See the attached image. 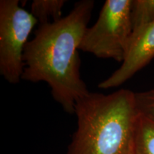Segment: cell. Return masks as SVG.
Segmentation results:
<instances>
[{
	"instance_id": "6da1fadb",
	"label": "cell",
	"mask_w": 154,
	"mask_h": 154,
	"mask_svg": "<svg viewBox=\"0 0 154 154\" xmlns=\"http://www.w3.org/2000/svg\"><path fill=\"white\" fill-rule=\"evenodd\" d=\"M94 4L82 0L66 17L39 24L24 49L22 79L47 83L54 100L69 113H74L76 101L90 92L81 78L78 51Z\"/></svg>"
},
{
	"instance_id": "7a4b0ae2",
	"label": "cell",
	"mask_w": 154,
	"mask_h": 154,
	"mask_svg": "<svg viewBox=\"0 0 154 154\" xmlns=\"http://www.w3.org/2000/svg\"><path fill=\"white\" fill-rule=\"evenodd\" d=\"M77 127L66 154H130L138 115L135 93L89 92L75 105Z\"/></svg>"
},
{
	"instance_id": "3957f363",
	"label": "cell",
	"mask_w": 154,
	"mask_h": 154,
	"mask_svg": "<svg viewBox=\"0 0 154 154\" xmlns=\"http://www.w3.org/2000/svg\"><path fill=\"white\" fill-rule=\"evenodd\" d=\"M131 0H106L95 24L86 29L79 50L122 63L132 36Z\"/></svg>"
},
{
	"instance_id": "277c9868",
	"label": "cell",
	"mask_w": 154,
	"mask_h": 154,
	"mask_svg": "<svg viewBox=\"0 0 154 154\" xmlns=\"http://www.w3.org/2000/svg\"><path fill=\"white\" fill-rule=\"evenodd\" d=\"M37 23L19 0L0 1V74L9 84L22 79L24 49Z\"/></svg>"
},
{
	"instance_id": "5b68a950",
	"label": "cell",
	"mask_w": 154,
	"mask_h": 154,
	"mask_svg": "<svg viewBox=\"0 0 154 154\" xmlns=\"http://www.w3.org/2000/svg\"><path fill=\"white\" fill-rule=\"evenodd\" d=\"M154 59V22L131 42L121 66L98 86L103 89L118 87L147 66Z\"/></svg>"
},
{
	"instance_id": "8992f818",
	"label": "cell",
	"mask_w": 154,
	"mask_h": 154,
	"mask_svg": "<svg viewBox=\"0 0 154 154\" xmlns=\"http://www.w3.org/2000/svg\"><path fill=\"white\" fill-rule=\"evenodd\" d=\"M130 154H154V121L138 113Z\"/></svg>"
},
{
	"instance_id": "52a82bcc",
	"label": "cell",
	"mask_w": 154,
	"mask_h": 154,
	"mask_svg": "<svg viewBox=\"0 0 154 154\" xmlns=\"http://www.w3.org/2000/svg\"><path fill=\"white\" fill-rule=\"evenodd\" d=\"M131 42L146 27L154 22V0H131Z\"/></svg>"
},
{
	"instance_id": "ba28073f",
	"label": "cell",
	"mask_w": 154,
	"mask_h": 154,
	"mask_svg": "<svg viewBox=\"0 0 154 154\" xmlns=\"http://www.w3.org/2000/svg\"><path fill=\"white\" fill-rule=\"evenodd\" d=\"M65 0H34L31 5V13L39 24H47L62 18V9Z\"/></svg>"
},
{
	"instance_id": "9c48e42d",
	"label": "cell",
	"mask_w": 154,
	"mask_h": 154,
	"mask_svg": "<svg viewBox=\"0 0 154 154\" xmlns=\"http://www.w3.org/2000/svg\"><path fill=\"white\" fill-rule=\"evenodd\" d=\"M138 112L154 121V88L135 93Z\"/></svg>"
}]
</instances>
